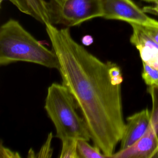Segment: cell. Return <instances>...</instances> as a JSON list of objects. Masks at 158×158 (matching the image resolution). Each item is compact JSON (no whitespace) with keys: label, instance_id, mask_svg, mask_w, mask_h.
I'll use <instances>...</instances> for the list:
<instances>
[{"label":"cell","instance_id":"8","mask_svg":"<svg viewBox=\"0 0 158 158\" xmlns=\"http://www.w3.org/2000/svg\"><path fill=\"white\" fill-rule=\"evenodd\" d=\"M130 25L132 28L130 41L139 51L142 62L158 69V44L145 31L141 25Z\"/></svg>","mask_w":158,"mask_h":158},{"label":"cell","instance_id":"2","mask_svg":"<svg viewBox=\"0 0 158 158\" xmlns=\"http://www.w3.org/2000/svg\"><path fill=\"white\" fill-rule=\"evenodd\" d=\"M19 61L59 69L57 54L38 41L16 20L10 19L0 28V65Z\"/></svg>","mask_w":158,"mask_h":158},{"label":"cell","instance_id":"11","mask_svg":"<svg viewBox=\"0 0 158 158\" xmlns=\"http://www.w3.org/2000/svg\"><path fill=\"white\" fill-rule=\"evenodd\" d=\"M143 62L142 78L148 86L158 85V69Z\"/></svg>","mask_w":158,"mask_h":158},{"label":"cell","instance_id":"10","mask_svg":"<svg viewBox=\"0 0 158 158\" xmlns=\"http://www.w3.org/2000/svg\"><path fill=\"white\" fill-rule=\"evenodd\" d=\"M85 139L77 140V147L78 157L81 158H107L101 149L94 145L91 146Z\"/></svg>","mask_w":158,"mask_h":158},{"label":"cell","instance_id":"15","mask_svg":"<svg viewBox=\"0 0 158 158\" xmlns=\"http://www.w3.org/2000/svg\"><path fill=\"white\" fill-rule=\"evenodd\" d=\"M142 9L146 14H151L158 16V2H156L152 6H144Z\"/></svg>","mask_w":158,"mask_h":158},{"label":"cell","instance_id":"14","mask_svg":"<svg viewBox=\"0 0 158 158\" xmlns=\"http://www.w3.org/2000/svg\"><path fill=\"white\" fill-rule=\"evenodd\" d=\"M145 31L158 44V27L141 25Z\"/></svg>","mask_w":158,"mask_h":158},{"label":"cell","instance_id":"9","mask_svg":"<svg viewBox=\"0 0 158 158\" xmlns=\"http://www.w3.org/2000/svg\"><path fill=\"white\" fill-rule=\"evenodd\" d=\"M3 1H10L20 11L44 25L49 23L46 0H0L1 4Z\"/></svg>","mask_w":158,"mask_h":158},{"label":"cell","instance_id":"17","mask_svg":"<svg viewBox=\"0 0 158 158\" xmlns=\"http://www.w3.org/2000/svg\"><path fill=\"white\" fill-rule=\"evenodd\" d=\"M93 42V38H92L91 36H89V35L85 36H83V38H82V43H83L84 45H86V46L90 45Z\"/></svg>","mask_w":158,"mask_h":158},{"label":"cell","instance_id":"1","mask_svg":"<svg viewBox=\"0 0 158 158\" xmlns=\"http://www.w3.org/2000/svg\"><path fill=\"white\" fill-rule=\"evenodd\" d=\"M45 27L59 60L62 84L80 109L94 144L107 158L111 157L121 140L125 122L121 85L112 81L110 62H104L78 43L68 27L58 28L51 23Z\"/></svg>","mask_w":158,"mask_h":158},{"label":"cell","instance_id":"7","mask_svg":"<svg viewBox=\"0 0 158 158\" xmlns=\"http://www.w3.org/2000/svg\"><path fill=\"white\" fill-rule=\"evenodd\" d=\"M151 115V111L146 108L127 117L120 150L131 146L145 134L150 124Z\"/></svg>","mask_w":158,"mask_h":158},{"label":"cell","instance_id":"4","mask_svg":"<svg viewBox=\"0 0 158 158\" xmlns=\"http://www.w3.org/2000/svg\"><path fill=\"white\" fill-rule=\"evenodd\" d=\"M46 2L49 23L54 25L69 28L102 17L101 0H49Z\"/></svg>","mask_w":158,"mask_h":158},{"label":"cell","instance_id":"18","mask_svg":"<svg viewBox=\"0 0 158 158\" xmlns=\"http://www.w3.org/2000/svg\"><path fill=\"white\" fill-rule=\"evenodd\" d=\"M146 2H152V3H156V2H158V0H142Z\"/></svg>","mask_w":158,"mask_h":158},{"label":"cell","instance_id":"13","mask_svg":"<svg viewBox=\"0 0 158 158\" xmlns=\"http://www.w3.org/2000/svg\"><path fill=\"white\" fill-rule=\"evenodd\" d=\"M0 157L4 158H19L20 157V156L17 152L12 151L11 149L4 146L1 142L0 146Z\"/></svg>","mask_w":158,"mask_h":158},{"label":"cell","instance_id":"16","mask_svg":"<svg viewBox=\"0 0 158 158\" xmlns=\"http://www.w3.org/2000/svg\"><path fill=\"white\" fill-rule=\"evenodd\" d=\"M51 136H52V134L51 133L49 135V138L46 143L45 144H44L43 147L41 148V150L40 151V153L41 154H43V153H51L52 154L51 152H50V144H51Z\"/></svg>","mask_w":158,"mask_h":158},{"label":"cell","instance_id":"6","mask_svg":"<svg viewBox=\"0 0 158 158\" xmlns=\"http://www.w3.org/2000/svg\"><path fill=\"white\" fill-rule=\"evenodd\" d=\"M101 2L102 18L158 27V21L149 17L132 0H101Z\"/></svg>","mask_w":158,"mask_h":158},{"label":"cell","instance_id":"12","mask_svg":"<svg viewBox=\"0 0 158 158\" xmlns=\"http://www.w3.org/2000/svg\"><path fill=\"white\" fill-rule=\"evenodd\" d=\"M77 140L68 139L62 141L60 158H78Z\"/></svg>","mask_w":158,"mask_h":158},{"label":"cell","instance_id":"5","mask_svg":"<svg viewBox=\"0 0 158 158\" xmlns=\"http://www.w3.org/2000/svg\"><path fill=\"white\" fill-rule=\"evenodd\" d=\"M152 99L151 121L145 134L133 145L112 156V158H158V85L149 86Z\"/></svg>","mask_w":158,"mask_h":158},{"label":"cell","instance_id":"3","mask_svg":"<svg viewBox=\"0 0 158 158\" xmlns=\"http://www.w3.org/2000/svg\"><path fill=\"white\" fill-rule=\"evenodd\" d=\"M77 107L73 97L63 84L53 83L49 86L44 109L55 127L56 136L61 141L91 139L86 123L78 114Z\"/></svg>","mask_w":158,"mask_h":158}]
</instances>
